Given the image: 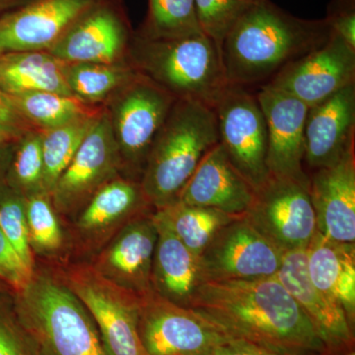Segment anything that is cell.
<instances>
[{"instance_id": "cell-41", "label": "cell", "mask_w": 355, "mask_h": 355, "mask_svg": "<svg viewBox=\"0 0 355 355\" xmlns=\"http://www.w3.org/2000/svg\"><path fill=\"white\" fill-rule=\"evenodd\" d=\"M29 1L31 0H0V16L17 7L24 6Z\"/></svg>"}, {"instance_id": "cell-31", "label": "cell", "mask_w": 355, "mask_h": 355, "mask_svg": "<svg viewBox=\"0 0 355 355\" xmlns=\"http://www.w3.org/2000/svg\"><path fill=\"white\" fill-rule=\"evenodd\" d=\"M28 234L33 254L55 258L65 248V236L58 214L46 193L25 197Z\"/></svg>"}, {"instance_id": "cell-3", "label": "cell", "mask_w": 355, "mask_h": 355, "mask_svg": "<svg viewBox=\"0 0 355 355\" xmlns=\"http://www.w3.org/2000/svg\"><path fill=\"white\" fill-rule=\"evenodd\" d=\"M219 144L214 109L176 100L154 139L140 178L153 209L177 202L203 157Z\"/></svg>"}, {"instance_id": "cell-8", "label": "cell", "mask_w": 355, "mask_h": 355, "mask_svg": "<svg viewBox=\"0 0 355 355\" xmlns=\"http://www.w3.org/2000/svg\"><path fill=\"white\" fill-rule=\"evenodd\" d=\"M219 144L254 191L270 177L266 167L268 130L256 93L228 84L214 108Z\"/></svg>"}, {"instance_id": "cell-39", "label": "cell", "mask_w": 355, "mask_h": 355, "mask_svg": "<svg viewBox=\"0 0 355 355\" xmlns=\"http://www.w3.org/2000/svg\"><path fill=\"white\" fill-rule=\"evenodd\" d=\"M205 355H294L286 352H279L256 345V343L230 338L226 342L217 345Z\"/></svg>"}, {"instance_id": "cell-21", "label": "cell", "mask_w": 355, "mask_h": 355, "mask_svg": "<svg viewBox=\"0 0 355 355\" xmlns=\"http://www.w3.org/2000/svg\"><path fill=\"white\" fill-rule=\"evenodd\" d=\"M317 231L329 239L355 243V153L309 174Z\"/></svg>"}, {"instance_id": "cell-7", "label": "cell", "mask_w": 355, "mask_h": 355, "mask_svg": "<svg viewBox=\"0 0 355 355\" xmlns=\"http://www.w3.org/2000/svg\"><path fill=\"white\" fill-rule=\"evenodd\" d=\"M116 94L110 116L121 168L140 182L154 139L177 99L139 72Z\"/></svg>"}, {"instance_id": "cell-10", "label": "cell", "mask_w": 355, "mask_h": 355, "mask_svg": "<svg viewBox=\"0 0 355 355\" xmlns=\"http://www.w3.org/2000/svg\"><path fill=\"white\" fill-rule=\"evenodd\" d=\"M139 331L148 355H205L231 338L195 310L153 291L140 297Z\"/></svg>"}, {"instance_id": "cell-40", "label": "cell", "mask_w": 355, "mask_h": 355, "mask_svg": "<svg viewBox=\"0 0 355 355\" xmlns=\"http://www.w3.org/2000/svg\"><path fill=\"white\" fill-rule=\"evenodd\" d=\"M15 144L16 142L0 144V183H2V180L6 179L7 170H8L11 158H12Z\"/></svg>"}, {"instance_id": "cell-14", "label": "cell", "mask_w": 355, "mask_h": 355, "mask_svg": "<svg viewBox=\"0 0 355 355\" xmlns=\"http://www.w3.org/2000/svg\"><path fill=\"white\" fill-rule=\"evenodd\" d=\"M256 95L268 130V174L309 186L304 165L305 123L309 107L270 84L261 86Z\"/></svg>"}, {"instance_id": "cell-15", "label": "cell", "mask_w": 355, "mask_h": 355, "mask_svg": "<svg viewBox=\"0 0 355 355\" xmlns=\"http://www.w3.org/2000/svg\"><path fill=\"white\" fill-rule=\"evenodd\" d=\"M102 0H31L0 16V51H48Z\"/></svg>"}, {"instance_id": "cell-29", "label": "cell", "mask_w": 355, "mask_h": 355, "mask_svg": "<svg viewBox=\"0 0 355 355\" xmlns=\"http://www.w3.org/2000/svg\"><path fill=\"white\" fill-rule=\"evenodd\" d=\"M65 74L72 95L89 104L119 92L137 71L133 67L118 64H67Z\"/></svg>"}, {"instance_id": "cell-34", "label": "cell", "mask_w": 355, "mask_h": 355, "mask_svg": "<svg viewBox=\"0 0 355 355\" xmlns=\"http://www.w3.org/2000/svg\"><path fill=\"white\" fill-rule=\"evenodd\" d=\"M257 0H195L198 24L220 51L222 42Z\"/></svg>"}, {"instance_id": "cell-25", "label": "cell", "mask_w": 355, "mask_h": 355, "mask_svg": "<svg viewBox=\"0 0 355 355\" xmlns=\"http://www.w3.org/2000/svg\"><path fill=\"white\" fill-rule=\"evenodd\" d=\"M67 64L49 51L0 53V90L10 96L51 92L73 96L67 81Z\"/></svg>"}, {"instance_id": "cell-20", "label": "cell", "mask_w": 355, "mask_h": 355, "mask_svg": "<svg viewBox=\"0 0 355 355\" xmlns=\"http://www.w3.org/2000/svg\"><path fill=\"white\" fill-rule=\"evenodd\" d=\"M123 17L104 0L65 32L49 53L65 64H116L127 48Z\"/></svg>"}, {"instance_id": "cell-24", "label": "cell", "mask_w": 355, "mask_h": 355, "mask_svg": "<svg viewBox=\"0 0 355 355\" xmlns=\"http://www.w3.org/2000/svg\"><path fill=\"white\" fill-rule=\"evenodd\" d=\"M312 284L342 308L355 327V243L335 241L316 232L306 248Z\"/></svg>"}, {"instance_id": "cell-32", "label": "cell", "mask_w": 355, "mask_h": 355, "mask_svg": "<svg viewBox=\"0 0 355 355\" xmlns=\"http://www.w3.org/2000/svg\"><path fill=\"white\" fill-rule=\"evenodd\" d=\"M4 180L7 186L19 191L24 197L46 193L44 190L43 133L41 130L28 132L16 141Z\"/></svg>"}, {"instance_id": "cell-5", "label": "cell", "mask_w": 355, "mask_h": 355, "mask_svg": "<svg viewBox=\"0 0 355 355\" xmlns=\"http://www.w3.org/2000/svg\"><path fill=\"white\" fill-rule=\"evenodd\" d=\"M133 69L177 100L214 108L228 86L220 51L203 33L183 38H137Z\"/></svg>"}, {"instance_id": "cell-17", "label": "cell", "mask_w": 355, "mask_h": 355, "mask_svg": "<svg viewBox=\"0 0 355 355\" xmlns=\"http://www.w3.org/2000/svg\"><path fill=\"white\" fill-rule=\"evenodd\" d=\"M316 330L328 355L354 347V331L335 301L320 291L309 279L306 249L286 252L277 275Z\"/></svg>"}, {"instance_id": "cell-44", "label": "cell", "mask_w": 355, "mask_h": 355, "mask_svg": "<svg viewBox=\"0 0 355 355\" xmlns=\"http://www.w3.org/2000/svg\"><path fill=\"white\" fill-rule=\"evenodd\" d=\"M0 53H1V51H0Z\"/></svg>"}, {"instance_id": "cell-30", "label": "cell", "mask_w": 355, "mask_h": 355, "mask_svg": "<svg viewBox=\"0 0 355 355\" xmlns=\"http://www.w3.org/2000/svg\"><path fill=\"white\" fill-rule=\"evenodd\" d=\"M148 14L140 38H183L202 33L195 0H148Z\"/></svg>"}, {"instance_id": "cell-22", "label": "cell", "mask_w": 355, "mask_h": 355, "mask_svg": "<svg viewBox=\"0 0 355 355\" xmlns=\"http://www.w3.org/2000/svg\"><path fill=\"white\" fill-rule=\"evenodd\" d=\"M254 193L218 144L203 157L177 202L244 216L253 202Z\"/></svg>"}, {"instance_id": "cell-1", "label": "cell", "mask_w": 355, "mask_h": 355, "mask_svg": "<svg viewBox=\"0 0 355 355\" xmlns=\"http://www.w3.org/2000/svg\"><path fill=\"white\" fill-rule=\"evenodd\" d=\"M191 309L231 338L294 355H328L309 319L275 277L203 282Z\"/></svg>"}, {"instance_id": "cell-9", "label": "cell", "mask_w": 355, "mask_h": 355, "mask_svg": "<svg viewBox=\"0 0 355 355\" xmlns=\"http://www.w3.org/2000/svg\"><path fill=\"white\" fill-rule=\"evenodd\" d=\"M244 216L282 253L306 249L317 232L309 186L289 178L268 177Z\"/></svg>"}, {"instance_id": "cell-33", "label": "cell", "mask_w": 355, "mask_h": 355, "mask_svg": "<svg viewBox=\"0 0 355 355\" xmlns=\"http://www.w3.org/2000/svg\"><path fill=\"white\" fill-rule=\"evenodd\" d=\"M0 230L13 245L23 261L35 268L28 234L26 198L6 183H0Z\"/></svg>"}, {"instance_id": "cell-26", "label": "cell", "mask_w": 355, "mask_h": 355, "mask_svg": "<svg viewBox=\"0 0 355 355\" xmlns=\"http://www.w3.org/2000/svg\"><path fill=\"white\" fill-rule=\"evenodd\" d=\"M153 216L163 222L184 246L198 257L224 226L241 217L181 202L155 209Z\"/></svg>"}, {"instance_id": "cell-2", "label": "cell", "mask_w": 355, "mask_h": 355, "mask_svg": "<svg viewBox=\"0 0 355 355\" xmlns=\"http://www.w3.org/2000/svg\"><path fill=\"white\" fill-rule=\"evenodd\" d=\"M331 33L324 19H302L272 0H257L222 42L227 83L266 85L286 65L326 43Z\"/></svg>"}, {"instance_id": "cell-13", "label": "cell", "mask_w": 355, "mask_h": 355, "mask_svg": "<svg viewBox=\"0 0 355 355\" xmlns=\"http://www.w3.org/2000/svg\"><path fill=\"white\" fill-rule=\"evenodd\" d=\"M355 83V49L331 32L322 46L286 65L268 84L309 108Z\"/></svg>"}, {"instance_id": "cell-43", "label": "cell", "mask_w": 355, "mask_h": 355, "mask_svg": "<svg viewBox=\"0 0 355 355\" xmlns=\"http://www.w3.org/2000/svg\"><path fill=\"white\" fill-rule=\"evenodd\" d=\"M334 355H355L354 347H349V349H343L342 352Z\"/></svg>"}, {"instance_id": "cell-28", "label": "cell", "mask_w": 355, "mask_h": 355, "mask_svg": "<svg viewBox=\"0 0 355 355\" xmlns=\"http://www.w3.org/2000/svg\"><path fill=\"white\" fill-rule=\"evenodd\" d=\"M103 113V112H102ZM100 114L83 116L43 133L44 190L51 196L58 178L71 162Z\"/></svg>"}, {"instance_id": "cell-36", "label": "cell", "mask_w": 355, "mask_h": 355, "mask_svg": "<svg viewBox=\"0 0 355 355\" xmlns=\"http://www.w3.org/2000/svg\"><path fill=\"white\" fill-rule=\"evenodd\" d=\"M0 355H36L13 312L0 309Z\"/></svg>"}, {"instance_id": "cell-38", "label": "cell", "mask_w": 355, "mask_h": 355, "mask_svg": "<svg viewBox=\"0 0 355 355\" xmlns=\"http://www.w3.org/2000/svg\"><path fill=\"white\" fill-rule=\"evenodd\" d=\"M34 130L36 128L30 125L16 107L13 98L0 90V130L18 140Z\"/></svg>"}, {"instance_id": "cell-4", "label": "cell", "mask_w": 355, "mask_h": 355, "mask_svg": "<svg viewBox=\"0 0 355 355\" xmlns=\"http://www.w3.org/2000/svg\"><path fill=\"white\" fill-rule=\"evenodd\" d=\"M13 313L36 355H107L92 317L60 277L35 272Z\"/></svg>"}, {"instance_id": "cell-11", "label": "cell", "mask_w": 355, "mask_h": 355, "mask_svg": "<svg viewBox=\"0 0 355 355\" xmlns=\"http://www.w3.org/2000/svg\"><path fill=\"white\" fill-rule=\"evenodd\" d=\"M121 169L111 116L103 112L51 191L58 214L77 216L96 191L119 177Z\"/></svg>"}, {"instance_id": "cell-19", "label": "cell", "mask_w": 355, "mask_h": 355, "mask_svg": "<svg viewBox=\"0 0 355 355\" xmlns=\"http://www.w3.org/2000/svg\"><path fill=\"white\" fill-rule=\"evenodd\" d=\"M355 83L313 106L305 123L304 165L311 171L336 164L354 150Z\"/></svg>"}, {"instance_id": "cell-42", "label": "cell", "mask_w": 355, "mask_h": 355, "mask_svg": "<svg viewBox=\"0 0 355 355\" xmlns=\"http://www.w3.org/2000/svg\"><path fill=\"white\" fill-rule=\"evenodd\" d=\"M16 141H17V139H14V137L9 135L8 133L3 132L0 130V144H12V142Z\"/></svg>"}, {"instance_id": "cell-12", "label": "cell", "mask_w": 355, "mask_h": 355, "mask_svg": "<svg viewBox=\"0 0 355 355\" xmlns=\"http://www.w3.org/2000/svg\"><path fill=\"white\" fill-rule=\"evenodd\" d=\"M282 253L245 218L224 226L200 256L205 282L249 280L275 277Z\"/></svg>"}, {"instance_id": "cell-16", "label": "cell", "mask_w": 355, "mask_h": 355, "mask_svg": "<svg viewBox=\"0 0 355 355\" xmlns=\"http://www.w3.org/2000/svg\"><path fill=\"white\" fill-rule=\"evenodd\" d=\"M153 211L125 224L91 263L105 279L139 297L153 291L151 272L158 238Z\"/></svg>"}, {"instance_id": "cell-6", "label": "cell", "mask_w": 355, "mask_h": 355, "mask_svg": "<svg viewBox=\"0 0 355 355\" xmlns=\"http://www.w3.org/2000/svg\"><path fill=\"white\" fill-rule=\"evenodd\" d=\"M60 277L92 317L107 355H148L139 336V296L105 279L91 263L70 266Z\"/></svg>"}, {"instance_id": "cell-18", "label": "cell", "mask_w": 355, "mask_h": 355, "mask_svg": "<svg viewBox=\"0 0 355 355\" xmlns=\"http://www.w3.org/2000/svg\"><path fill=\"white\" fill-rule=\"evenodd\" d=\"M153 210L139 181L114 178L77 214V238L86 249L100 251L125 224Z\"/></svg>"}, {"instance_id": "cell-37", "label": "cell", "mask_w": 355, "mask_h": 355, "mask_svg": "<svg viewBox=\"0 0 355 355\" xmlns=\"http://www.w3.org/2000/svg\"><path fill=\"white\" fill-rule=\"evenodd\" d=\"M324 20L330 26L331 32L355 49L354 0H331Z\"/></svg>"}, {"instance_id": "cell-23", "label": "cell", "mask_w": 355, "mask_h": 355, "mask_svg": "<svg viewBox=\"0 0 355 355\" xmlns=\"http://www.w3.org/2000/svg\"><path fill=\"white\" fill-rule=\"evenodd\" d=\"M153 217L158 232L151 272L153 291L174 304L191 308L205 282L200 257L184 246L153 214Z\"/></svg>"}, {"instance_id": "cell-35", "label": "cell", "mask_w": 355, "mask_h": 355, "mask_svg": "<svg viewBox=\"0 0 355 355\" xmlns=\"http://www.w3.org/2000/svg\"><path fill=\"white\" fill-rule=\"evenodd\" d=\"M35 272L0 230V279L18 294L27 288Z\"/></svg>"}, {"instance_id": "cell-27", "label": "cell", "mask_w": 355, "mask_h": 355, "mask_svg": "<svg viewBox=\"0 0 355 355\" xmlns=\"http://www.w3.org/2000/svg\"><path fill=\"white\" fill-rule=\"evenodd\" d=\"M22 116L36 130H53L83 116L100 114L74 96L51 92H31L11 96Z\"/></svg>"}]
</instances>
